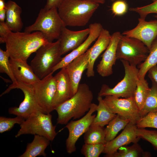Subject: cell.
Returning a JSON list of instances; mask_svg holds the SVG:
<instances>
[{"instance_id":"obj_35","label":"cell","mask_w":157,"mask_h":157,"mask_svg":"<svg viewBox=\"0 0 157 157\" xmlns=\"http://www.w3.org/2000/svg\"><path fill=\"white\" fill-rule=\"evenodd\" d=\"M25 119L17 116L14 118L0 117V133H2L10 130L15 124H21Z\"/></svg>"},{"instance_id":"obj_17","label":"cell","mask_w":157,"mask_h":157,"mask_svg":"<svg viewBox=\"0 0 157 157\" xmlns=\"http://www.w3.org/2000/svg\"><path fill=\"white\" fill-rule=\"evenodd\" d=\"M90 32L89 28L75 31L67 28L65 26L63 27L58 39L61 55L72 51L79 46L87 38Z\"/></svg>"},{"instance_id":"obj_23","label":"cell","mask_w":157,"mask_h":157,"mask_svg":"<svg viewBox=\"0 0 157 157\" xmlns=\"http://www.w3.org/2000/svg\"><path fill=\"white\" fill-rule=\"evenodd\" d=\"M33 141L27 144L25 151L19 157L46 156L45 151L50 144V140L42 136L35 135Z\"/></svg>"},{"instance_id":"obj_21","label":"cell","mask_w":157,"mask_h":157,"mask_svg":"<svg viewBox=\"0 0 157 157\" xmlns=\"http://www.w3.org/2000/svg\"><path fill=\"white\" fill-rule=\"evenodd\" d=\"M10 62L13 74L17 82L32 85L40 80L27 61L10 58Z\"/></svg>"},{"instance_id":"obj_29","label":"cell","mask_w":157,"mask_h":157,"mask_svg":"<svg viewBox=\"0 0 157 157\" xmlns=\"http://www.w3.org/2000/svg\"><path fill=\"white\" fill-rule=\"evenodd\" d=\"M105 134L104 127L91 125L84 133L85 143H105Z\"/></svg>"},{"instance_id":"obj_13","label":"cell","mask_w":157,"mask_h":157,"mask_svg":"<svg viewBox=\"0 0 157 157\" xmlns=\"http://www.w3.org/2000/svg\"><path fill=\"white\" fill-rule=\"evenodd\" d=\"M138 23L134 28L124 31L122 35L137 39L149 49L157 37V19L146 21L139 18Z\"/></svg>"},{"instance_id":"obj_2","label":"cell","mask_w":157,"mask_h":157,"mask_svg":"<svg viewBox=\"0 0 157 157\" xmlns=\"http://www.w3.org/2000/svg\"><path fill=\"white\" fill-rule=\"evenodd\" d=\"M93 98V93L88 85L80 84L73 96L55 109L58 115L57 124H65L72 119H79L89 110Z\"/></svg>"},{"instance_id":"obj_31","label":"cell","mask_w":157,"mask_h":157,"mask_svg":"<svg viewBox=\"0 0 157 157\" xmlns=\"http://www.w3.org/2000/svg\"><path fill=\"white\" fill-rule=\"evenodd\" d=\"M10 56L9 54L6 51H3L0 49V72L5 73L10 78L13 85L17 83V81L16 80L13 74L11 65L10 62Z\"/></svg>"},{"instance_id":"obj_37","label":"cell","mask_w":157,"mask_h":157,"mask_svg":"<svg viewBox=\"0 0 157 157\" xmlns=\"http://www.w3.org/2000/svg\"><path fill=\"white\" fill-rule=\"evenodd\" d=\"M128 6L126 1L123 0H117L113 2L111 10L113 13L116 16H121L127 11Z\"/></svg>"},{"instance_id":"obj_40","label":"cell","mask_w":157,"mask_h":157,"mask_svg":"<svg viewBox=\"0 0 157 157\" xmlns=\"http://www.w3.org/2000/svg\"><path fill=\"white\" fill-rule=\"evenodd\" d=\"M148 73V76L151 81L157 84V65L150 68Z\"/></svg>"},{"instance_id":"obj_22","label":"cell","mask_w":157,"mask_h":157,"mask_svg":"<svg viewBox=\"0 0 157 157\" xmlns=\"http://www.w3.org/2000/svg\"><path fill=\"white\" fill-rule=\"evenodd\" d=\"M6 6L5 22L12 31H20L23 26L21 17V8L15 2L11 0L8 1Z\"/></svg>"},{"instance_id":"obj_41","label":"cell","mask_w":157,"mask_h":157,"mask_svg":"<svg viewBox=\"0 0 157 157\" xmlns=\"http://www.w3.org/2000/svg\"><path fill=\"white\" fill-rule=\"evenodd\" d=\"M6 9L0 11V22H4L6 19Z\"/></svg>"},{"instance_id":"obj_32","label":"cell","mask_w":157,"mask_h":157,"mask_svg":"<svg viewBox=\"0 0 157 157\" xmlns=\"http://www.w3.org/2000/svg\"><path fill=\"white\" fill-rule=\"evenodd\" d=\"M105 144L85 143L81 149V153L85 157H98L101 153H103L104 149Z\"/></svg>"},{"instance_id":"obj_27","label":"cell","mask_w":157,"mask_h":157,"mask_svg":"<svg viewBox=\"0 0 157 157\" xmlns=\"http://www.w3.org/2000/svg\"><path fill=\"white\" fill-rule=\"evenodd\" d=\"M157 65V37L154 40L146 60L139 65L138 78H145L149 70Z\"/></svg>"},{"instance_id":"obj_38","label":"cell","mask_w":157,"mask_h":157,"mask_svg":"<svg viewBox=\"0 0 157 157\" xmlns=\"http://www.w3.org/2000/svg\"><path fill=\"white\" fill-rule=\"evenodd\" d=\"M11 31L5 22H0V42L3 43V39L7 33Z\"/></svg>"},{"instance_id":"obj_11","label":"cell","mask_w":157,"mask_h":157,"mask_svg":"<svg viewBox=\"0 0 157 157\" xmlns=\"http://www.w3.org/2000/svg\"><path fill=\"white\" fill-rule=\"evenodd\" d=\"M97 105L92 103L89 110L83 117L76 121L71 120L65 127L68 129L69 135L66 141L67 152L71 154L76 151V143L80 137L84 133L91 125L96 115Z\"/></svg>"},{"instance_id":"obj_20","label":"cell","mask_w":157,"mask_h":157,"mask_svg":"<svg viewBox=\"0 0 157 157\" xmlns=\"http://www.w3.org/2000/svg\"><path fill=\"white\" fill-rule=\"evenodd\" d=\"M111 36L108 30L103 28L95 43L89 49V56L86 73L88 77L94 76V67L95 61L100 55L107 49L110 43Z\"/></svg>"},{"instance_id":"obj_7","label":"cell","mask_w":157,"mask_h":157,"mask_svg":"<svg viewBox=\"0 0 157 157\" xmlns=\"http://www.w3.org/2000/svg\"><path fill=\"white\" fill-rule=\"evenodd\" d=\"M52 117L50 113L42 112L33 114L20 125V129L15 137L26 134L37 135L52 141L57 133L56 131V126L52 124Z\"/></svg>"},{"instance_id":"obj_34","label":"cell","mask_w":157,"mask_h":157,"mask_svg":"<svg viewBox=\"0 0 157 157\" xmlns=\"http://www.w3.org/2000/svg\"><path fill=\"white\" fill-rule=\"evenodd\" d=\"M151 0L152 3L150 4L142 7L131 8L129 10L138 13L140 15V19L145 20L148 14H157V0Z\"/></svg>"},{"instance_id":"obj_16","label":"cell","mask_w":157,"mask_h":157,"mask_svg":"<svg viewBox=\"0 0 157 157\" xmlns=\"http://www.w3.org/2000/svg\"><path fill=\"white\" fill-rule=\"evenodd\" d=\"M137 129L136 124L130 122L119 135L105 144L103 153L110 155L117 151L122 147L131 143H137L140 138L137 135Z\"/></svg>"},{"instance_id":"obj_9","label":"cell","mask_w":157,"mask_h":157,"mask_svg":"<svg viewBox=\"0 0 157 157\" xmlns=\"http://www.w3.org/2000/svg\"><path fill=\"white\" fill-rule=\"evenodd\" d=\"M53 72L32 85L34 97L43 112L50 113L54 110L53 102L56 91V84Z\"/></svg>"},{"instance_id":"obj_43","label":"cell","mask_w":157,"mask_h":157,"mask_svg":"<svg viewBox=\"0 0 157 157\" xmlns=\"http://www.w3.org/2000/svg\"><path fill=\"white\" fill-rule=\"evenodd\" d=\"M90 1L99 4H104L105 2V0H81Z\"/></svg>"},{"instance_id":"obj_18","label":"cell","mask_w":157,"mask_h":157,"mask_svg":"<svg viewBox=\"0 0 157 157\" xmlns=\"http://www.w3.org/2000/svg\"><path fill=\"white\" fill-rule=\"evenodd\" d=\"M56 91L53 102L54 110L59 105L70 98L74 94L72 85L65 67L61 69L54 76Z\"/></svg>"},{"instance_id":"obj_44","label":"cell","mask_w":157,"mask_h":157,"mask_svg":"<svg viewBox=\"0 0 157 157\" xmlns=\"http://www.w3.org/2000/svg\"><path fill=\"white\" fill-rule=\"evenodd\" d=\"M154 17L157 19V14H156L155 15H154Z\"/></svg>"},{"instance_id":"obj_6","label":"cell","mask_w":157,"mask_h":157,"mask_svg":"<svg viewBox=\"0 0 157 157\" xmlns=\"http://www.w3.org/2000/svg\"><path fill=\"white\" fill-rule=\"evenodd\" d=\"M124 66L125 74L123 79L114 87L110 88L103 85L98 93L101 97L108 95L118 97L129 98L133 97L138 78L139 69L131 65L127 61L120 60Z\"/></svg>"},{"instance_id":"obj_26","label":"cell","mask_w":157,"mask_h":157,"mask_svg":"<svg viewBox=\"0 0 157 157\" xmlns=\"http://www.w3.org/2000/svg\"><path fill=\"white\" fill-rule=\"evenodd\" d=\"M151 156L149 152H144L138 143H134L130 146L122 147L114 153L104 155L106 157H146Z\"/></svg>"},{"instance_id":"obj_45","label":"cell","mask_w":157,"mask_h":157,"mask_svg":"<svg viewBox=\"0 0 157 157\" xmlns=\"http://www.w3.org/2000/svg\"><path fill=\"white\" fill-rule=\"evenodd\" d=\"M111 1L113 2L114 1H115L116 0H110Z\"/></svg>"},{"instance_id":"obj_33","label":"cell","mask_w":157,"mask_h":157,"mask_svg":"<svg viewBox=\"0 0 157 157\" xmlns=\"http://www.w3.org/2000/svg\"><path fill=\"white\" fill-rule=\"evenodd\" d=\"M138 128L149 127L157 129V111L148 113L136 122Z\"/></svg>"},{"instance_id":"obj_15","label":"cell","mask_w":157,"mask_h":157,"mask_svg":"<svg viewBox=\"0 0 157 157\" xmlns=\"http://www.w3.org/2000/svg\"><path fill=\"white\" fill-rule=\"evenodd\" d=\"M121 34L120 32L117 31L111 35L110 43L101 56V59L97 66L98 73L103 77L110 76L113 74L112 67L117 60V44Z\"/></svg>"},{"instance_id":"obj_3","label":"cell","mask_w":157,"mask_h":157,"mask_svg":"<svg viewBox=\"0 0 157 157\" xmlns=\"http://www.w3.org/2000/svg\"><path fill=\"white\" fill-rule=\"evenodd\" d=\"M99 4L81 0H65L58 8V14L65 26L86 25Z\"/></svg>"},{"instance_id":"obj_30","label":"cell","mask_w":157,"mask_h":157,"mask_svg":"<svg viewBox=\"0 0 157 157\" xmlns=\"http://www.w3.org/2000/svg\"><path fill=\"white\" fill-rule=\"evenodd\" d=\"M152 86L142 109L139 111V114L142 117L148 113L157 111V84L151 81Z\"/></svg>"},{"instance_id":"obj_12","label":"cell","mask_w":157,"mask_h":157,"mask_svg":"<svg viewBox=\"0 0 157 157\" xmlns=\"http://www.w3.org/2000/svg\"><path fill=\"white\" fill-rule=\"evenodd\" d=\"M105 97L104 102L114 113L136 124L140 118L133 97L120 99L111 95Z\"/></svg>"},{"instance_id":"obj_10","label":"cell","mask_w":157,"mask_h":157,"mask_svg":"<svg viewBox=\"0 0 157 157\" xmlns=\"http://www.w3.org/2000/svg\"><path fill=\"white\" fill-rule=\"evenodd\" d=\"M15 88L20 89L23 92L24 95V99L18 107L9 108L8 112L10 114L22 117L25 119L38 112H43L35 99L32 85L26 84L17 82L16 84H11L10 85L0 96L8 93L11 90Z\"/></svg>"},{"instance_id":"obj_1","label":"cell","mask_w":157,"mask_h":157,"mask_svg":"<svg viewBox=\"0 0 157 157\" xmlns=\"http://www.w3.org/2000/svg\"><path fill=\"white\" fill-rule=\"evenodd\" d=\"M49 42L40 32L31 33L10 31L3 39L10 58L27 61L31 55Z\"/></svg>"},{"instance_id":"obj_8","label":"cell","mask_w":157,"mask_h":157,"mask_svg":"<svg viewBox=\"0 0 157 157\" xmlns=\"http://www.w3.org/2000/svg\"><path fill=\"white\" fill-rule=\"evenodd\" d=\"M149 52V48L140 40L122 34L117 44L116 58L137 66L146 60Z\"/></svg>"},{"instance_id":"obj_36","label":"cell","mask_w":157,"mask_h":157,"mask_svg":"<svg viewBox=\"0 0 157 157\" xmlns=\"http://www.w3.org/2000/svg\"><path fill=\"white\" fill-rule=\"evenodd\" d=\"M137 135L140 138H142L150 142L157 150V131L147 130L145 128H138Z\"/></svg>"},{"instance_id":"obj_4","label":"cell","mask_w":157,"mask_h":157,"mask_svg":"<svg viewBox=\"0 0 157 157\" xmlns=\"http://www.w3.org/2000/svg\"><path fill=\"white\" fill-rule=\"evenodd\" d=\"M65 26L59 15L58 8L53 7L46 10L43 8L40 10L34 23L26 27L24 31L40 32L48 41L51 42L59 39L62 29Z\"/></svg>"},{"instance_id":"obj_42","label":"cell","mask_w":157,"mask_h":157,"mask_svg":"<svg viewBox=\"0 0 157 157\" xmlns=\"http://www.w3.org/2000/svg\"><path fill=\"white\" fill-rule=\"evenodd\" d=\"M6 3L5 0H0V11L6 9Z\"/></svg>"},{"instance_id":"obj_5","label":"cell","mask_w":157,"mask_h":157,"mask_svg":"<svg viewBox=\"0 0 157 157\" xmlns=\"http://www.w3.org/2000/svg\"><path fill=\"white\" fill-rule=\"evenodd\" d=\"M59 41L48 43L41 46L36 51L30 65L37 76L40 79L52 72V70L61 61Z\"/></svg>"},{"instance_id":"obj_39","label":"cell","mask_w":157,"mask_h":157,"mask_svg":"<svg viewBox=\"0 0 157 157\" xmlns=\"http://www.w3.org/2000/svg\"><path fill=\"white\" fill-rule=\"evenodd\" d=\"M65 0H47V2L44 8L46 10L52 8H58L62 3Z\"/></svg>"},{"instance_id":"obj_24","label":"cell","mask_w":157,"mask_h":157,"mask_svg":"<svg viewBox=\"0 0 157 157\" xmlns=\"http://www.w3.org/2000/svg\"><path fill=\"white\" fill-rule=\"evenodd\" d=\"M97 100V115L91 125L104 127L107 125L117 115L114 113L105 104L102 97L98 96Z\"/></svg>"},{"instance_id":"obj_28","label":"cell","mask_w":157,"mask_h":157,"mask_svg":"<svg viewBox=\"0 0 157 157\" xmlns=\"http://www.w3.org/2000/svg\"><path fill=\"white\" fill-rule=\"evenodd\" d=\"M150 88L148 83L145 78H138L133 97L139 111L144 106Z\"/></svg>"},{"instance_id":"obj_19","label":"cell","mask_w":157,"mask_h":157,"mask_svg":"<svg viewBox=\"0 0 157 157\" xmlns=\"http://www.w3.org/2000/svg\"><path fill=\"white\" fill-rule=\"evenodd\" d=\"M89 56L88 49L84 53L74 59L65 67L71 83L74 94L77 90L84 71L87 69Z\"/></svg>"},{"instance_id":"obj_14","label":"cell","mask_w":157,"mask_h":157,"mask_svg":"<svg viewBox=\"0 0 157 157\" xmlns=\"http://www.w3.org/2000/svg\"><path fill=\"white\" fill-rule=\"evenodd\" d=\"M88 28L90 32L86 39L78 47L62 58L60 62L53 69L52 72L53 73L65 67L74 59L85 52L92 43L97 39L103 28L102 25L99 23L91 24Z\"/></svg>"},{"instance_id":"obj_25","label":"cell","mask_w":157,"mask_h":157,"mask_svg":"<svg viewBox=\"0 0 157 157\" xmlns=\"http://www.w3.org/2000/svg\"><path fill=\"white\" fill-rule=\"evenodd\" d=\"M130 122L129 119H125L117 115L104 129L106 142L114 139L118 133L124 129Z\"/></svg>"}]
</instances>
